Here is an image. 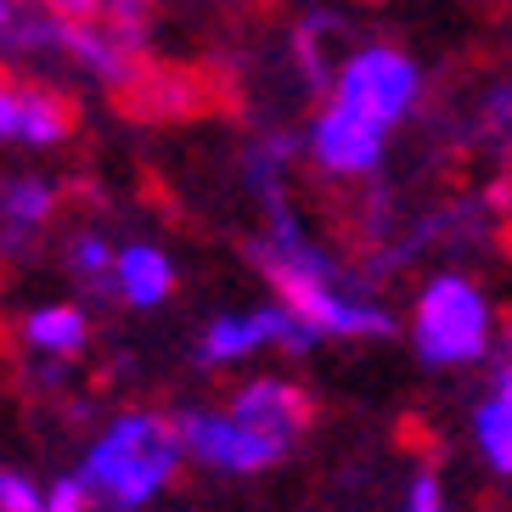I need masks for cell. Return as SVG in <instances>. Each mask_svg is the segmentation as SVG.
Instances as JSON below:
<instances>
[{"mask_svg":"<svg viewBox=\"0 0 512 512\" xmlns=\"http://www.w3.org/2000/svg\"><path fill=\"white\" fill-rule=\"evenodd\" d=\"M113 254H119V237H107L102 226H74L62 237V271L79 282L85 299L113 293Z\"/></svg>","mask_w":512,"mask_h":512,"instance_id":"17","label":"cell"},{"mask_svg":"<svg viewBox=\"0 0 512 512\" xmlns=\"http://www.w3.org/2000/svg\"><path fill=\"white\" fill-rule=\"evenodd\" d=\"M74 141V102L29 74H0V152H57Z\"/></svg>","mask_w":512,"mask_h":512,"instance_id":"9","label":"cell"},{"mask_svg":"<svg viewBox=\"0 0 512 512\" xmlns=\"http://www.w3.org/2000/svg\"><path fill=\"white\" fill-rule=\"evenodd\" d=\"M310 349H321V332L271 293L248 310H214L192 338V361L203 372H248L265 355H310Z\"/></svg>","mask_w":512,"mask_h":512,"instance_id":"7","label":"cell"},{"mask_svg":"<svg viewBox=\"0 0 512 512\" xmlns=\"http://www.w3.org/2000/svg\"><path fill=\"white\" fill-rule=\"evenodd\" d=\"M355 46V17L344 12V0H316V6H304L293 17V29H287V62H293V74L310 96L327 91V79L338 74V62L344 51Z\"/></svg>","mask_w":512,"mask_h":512,"instance_id":"12","label":"cell"},{"mask_svg":"<svg viewBox=\"0 0 512 512\" xmlns=\"http://www.w3.org/2000/svg\"><path fill=\"white\" fill-rule=\"evenodd\" d=\"M23 6H29V0H0V40L12 34V23L23 17Z\"/></svg>","mask_w":512,"mask_h":512,"instance_id":"22","label":"cell"},{"mask_svg":"<svg viewBox=\"0 0 512 512\" xmlns=\"http://www.w3.org/2000/svg\"><path fill=\"white\" fill-rule=\"evenodd\" d=\"M400 327H406V344L417 355V366L422 372H439V377L479 372L501 349L496 293L473 271H456V265L422 276Z\"/></svg>","mask_w":512,"mask_h":512,"instance_id":"4","label":"cell"},{"mask_svg":"<svg viewBox=\"0 0 512 512\" xmlns=\"http://www.w3.org/2000/svg\"><path fill=\"white\" fill-rule=\"evenodd\" d=\"M400 507L406 512H445L451 507V490H445V473L428 462H417L406 473V490H400Z\"/></svg>","mask_w":512,"mask_h":512,"instance_id":"18","label":"cell"},{"mask_svg":"<svg viewBox=\"0 0 512 512\" xmlns=\"http://www.w3.org/2000/svg\"><path fill=\"white\" fill-rule=\"evenodd\" d=\"M34 6H46V12H62V17H96L107 0H34Z\"/></svg>","mask_w":512,"mask_h":512,"instance_id":"21","label":"cell"},{"mask_svg":"<svg viewBox=\"0 0 512 512\" xmlns=\"http://www.w3.org/2000/svg\"><path fill=\"white\" fill-rule=\"evenodd\" d=\"M248 259L259 265V276H265V287H271L276 299H287L321 332V344H383V338L400 332V316L383 304L372 276L355 271V265L304 220L293 192L254 209Z\"/></svg>","mask_w":512,"mask_h":512,"instance_id":"1","label":"cell"},{"mask_svg":"<svg viewBox=\"0 0 512 512\" xmlns=\"http://www.w3.org/2000/svg\"><path fill=\"white\" fill-rule=\"evenodd\" d=\"M175 417L192 473L220 484H254L276 473L310 434V394L287 372H248L226 400L186 406Z\"/></svg>","mask_w":512,"mask_h":512,"instance_id":"2","label":"cell"},{"mask_svg":"<svg viewBox=\"0 0 512 512\" xmlns=\"http://www.w3.org/2000/svg\"><path fill=\"white\" fill-rule=\"evenodd\" d=\"M175 287H181V265L169 254L164 242L152 237H119V254H113V293L107 299H119L124 310H136V316H152V310H164L175 299Z\"/></svg>","mask_w":512,"mask_h":512,"instance_id":"13","label":"cell"},{"mask_svg":"<svg viewBox=\"0 0 512 512\" xmlns=\"http://www.w3.org/2000/svg\"><path fill=\"white\" fill-rule=\"evenodd\" d=\"M344 6H383V0H344Z\"/></svg>","mask_w":512,"mask_h":512,"instance_id":"23","label":"cell"},{"mask_svg":"<svg viewBox=\"0 0 512 512\" xmlns=\"http://www.w3.org/2000/svg\"><path fill=\"white\" fill-rule=\"evenodd\" d=\"M299 152H304V164H310V175H321L327 186H372L389 169L394 136L349 119L344 107H332L316 96V107H310V119L299 130Z\"/></svg>","mask_w":512,"mask_h":512,"instance_id":"8","label":"cell"},{"mask_svg":"<svg viewBox=\"0 0 512 512\" xmlns=\"http://www.w3.org/2000/svg\"><path fill=\"white\" fill-rule=\"evenodd\" d=\"M46 512H96L91 490H85V479H79L74 467L57 473V479H46Z\"/></svg>","mask_w":512,"mask_h":512,"instance_id":"20","label":"cell"},{"mask_svg":"<svg viewBox=\"0 0 512 512\" xmlns=\"http://www.w3.org/2000/svg\"><path fill=\"white\" fill-rule=\"evenodd\" d=\"M321 102L344 107L349 119L372 124L383 136H400L428 102V68L400 40H355L338 62V74L327 79Z\"/></svg>","mask_w":512,"mask_h":512,"instance_id":"6","label":"cell"},{"mask_svg":"<svg viewBox=\"0 0 512 512\" xmlns=\"http://www.w3.org/2000/svg\"><path fill=\"white\" fill-rule=\"evenodd\" d=\"M91 310L85 299H34L23 316H17V344L29 361L46 366H74L85 349H91Z\"/></svg>","mask_w":512,"mask_h":512,"instance_id":"14","label":"cell"},{"mask_svg":"<svg viewBox=\"0 0 512 512\" xmlns=\"http://www.w3.org/2000/svg\"><path fill=\"white\" fill-rule=\"evenodd\" d=\"M62 214V181L40 169L0 175V259H29Z\"/></svg>","mask_w":512,"mask_h":512,"instance_id":"11","label":"cell"},{"mask_svg":"<svg viewBox=\"0 0 512 512\" xmlns=\"http://www.w3.org/2000/svg\"><path fill=\"white\" fill-rule=\"evenodd\" d=\"M456 141L490 164H512V79H484L456 107Z\"/></svg>","mask_w":512,"mask_h":512,"instance_id":"16","label":"cell"},{"mask_svg":"<svg viewBox=\"0 0 512 512\" xmlns=\"http://www.w3.org/2000/svg\"><path fill=\"white\" fill-rule=\"evenodd\" d=\"M0 512H46V479L23 467H0Z\"/></svg>","mask_w":512,"mask_h":512,"instance_id":"19","label":"cell"},{"mask_svg":"<svg viewBox=\"0 0 512 512\" xmlns=\"http://www.w3.org/2000/svg\"><path fill=\"white\" fill-rule=\"evenodd\" d=\"M0 51L17 62H29L40 74H68L91 91H130L141 79V57L147 51L119 34L102 12L96 17H62L46 6H23V17L12 23V34L0 40Z\"/></svg>","mask_w":512,"mask_h":512,"instance_id":"5","label":"cell"},{"mask_svg":"<svg viewBox=\"0 0 512 512\" xmlns=\"http://www.w3.org/2000/svg\"><path fill=\"white\" fill-rule=\"evenodd\" d=\"M467 445L490 479L512 484V344L479 366V394L467 406Z\"/></svg>","mask_w":512,"mask_h":512,"instance_id":"10","label":"cell"},{"mask_svg":"<svg viewBox=\"0 0 512 512\" xmlns=\"http://www.w3.org/2000/svg\"><path fill=\"white\" fill-rule=\"evenodd\" d=\"M74 473L85 479L96 512L158 507L192 473L186 467L181 417L175 411H158V406H119L113 417L96 422V434L85 439Z\"/></svg>","mask_w":512,"mask_h":512,"instance_id":"3","label":"cell"},{"mask_svg":"<svg viewBox=\"0 0 512 512\" xmlns=\"http://www.w3.org/2000/svg\"><path fill=\"white\" fill-rule=\"evenodd\" d=\"M299 136L282 130V124H259L248 130V141L237 147V181H242V197L248 209L259 203H276V197L293 192V164H299Z\"/></svg>","mask_w":512,"mask_h":512,"instance_id":"15","label":"cell"}]
</instances>
